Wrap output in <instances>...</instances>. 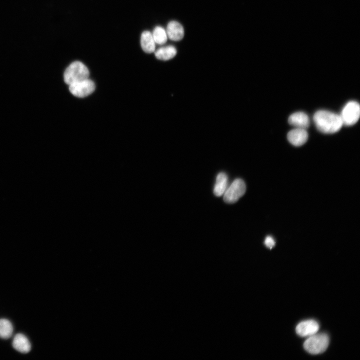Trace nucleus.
I'll use <instances>...</instances> for the list:
<instances>
[{"label": "nucleus", "mask_w": 360, "mask_h": 360, "mask_svg": "<svg viewBox=\"0 0 360 360\" xmlns=\"http://www.w3.org/2000/svg\"><path fill=\"white\" fill-rule=\"evenodd\" d=\"M313 119L318 130L325 134L335 133L343 125L340 115L328 111H317Z\"/></svg>", "instance_id": "nucleus-1"}, {"label": "nucleus", "mask_w": 360, "mask_h": 360, "mask_svg": "<svg viewBox=\"0 0 360 360\" xmlns=\"http://www.w3.org/2000/svg\"><path fill=\"white\" fill-rule=\"evenodd\" d=\"M90 75L88 68L80 61L71 63L65 71L64 78L65 83L72 84L89 78Z\"/></svg>", "instance_id": "nucleus-2"}, {"label": "nucleus", "mask_w": 360, "mask_h": 360, "mask_svg": "<svg viewBox=\"0 0 360 360\" xmlns=\"http://www.w3.org/2000/svg\"><path fill=\"white\" fill-rule=\"evenodd\" d=\"M329 344V338L325 334H314L305 341L304 347L308 353L317 355L324 352Z\"/></svg>", "instance_id": "nucleus-3"}, {"label": "nucleus", "mask_w": 360, "mask_h": 360, "mask_svg": "<svg viewBox=\"0 0 360 360\" xmlns=\"http://www.w3.org/2000/svg\"><path fill=\"white\" fill-rule=\"evenodd\" d=\"M246 186L244 181L237 179L229 186L224 194V201L229 204L237 202L245 193Z\"/></svg>", "instance_id": "nucleus-4"}, {"label": "nucleus", "mask_w": 360, "mask_h": 360, "mask_svg": "<svg viewBox=\"0 0 360 360\" xmlns=\"http://www.w3.org/2000/svg\"><path fill=\"white\" fill-rule=\"evenodd\" d=\"M360 115L359 104L356 101H350L344 107L340 116L343 124L347 126H350L355 124L358 121Z\"/></svg>", "instance_id": "nucleus-5"}, {"label": "nucleus", "mask_w": 360, "mask_h": 360, "mask_svg": "<svg viewBox=\"0 0 360 360\" xmlns=\"http://www.w3.org/2000/svg\"><path fill=\"white\" fill-rule=\"evenodd\" d=\"M95 87L94 82L88 78L70 85L69 90L77 97L84 98L93 93Z\"/></svg>", "instance_id": "nucleus-6"}, {"label": "nucleus", "mask_w": 360, "mask_h": 360, "mask_svg": "<svg viewBox=\"0 0 360 360\" xmlns=\"http://www.w3.org/2000/svg\"><path fill=\"white\" fill-rule=\"evenodd\" d=\"M287 138L293 145L299 147L307 141L308 134L306 129L296 128L288 133Z\"/></svg>", "instance_id": "nucleus-7"}, {"label": "nucleus", "mask_w": 360, "mask_h": 360, "mask_svg": "<svg viewBox=\"0 0 360 360\" xmlns=\"http://www.w3.org/2000/svg\"><path fill=\"white\" fill-rule=\"evenodd\" d=\"M319 325L315 320H307L300 323L296 327V333L301 337H310L319 330Z\"/></svg>", "instance_id": "nucleus-8"}, {"label": "nucleus", "mask_w": 360, "mask_h": 360, "mask_svg": "<svg viewBox=\"0 0 360 360\" xmlns=\"http://www.w3.org/2000/svg\"><path fill=\"white\" fill-rule=\"evenodd\" d=\"M167 34L169 38L173 41L181 40L184 36V30L183 26L178 22L171 21L167 26Z\"/></svg>", "instance_id": "nucleus-9"}, {"label": "nucleus", "mask_w": 360, "mask_h": 360, "mask_svg": "<svg viewBox=\"0 0 360 360\" xmlns=\"http://www.w3.org/2000/svg\"><path fill=\"white\" fill-rule=\"evenodd\" d=\"M288 122L296 128L306 129L309 127L310 119L308 116L302 112H296L291 115Z\"/></svg>", "instance_id": "nucleus-10"}, {"label": "nucleus", "mask_w": 360, "mask_h": 360, "mask_svg": "<svg viewBox=\"0 0 360 360\" xmlns=\"http://www.w3.org/2000/svg\"><path fill=\"white\" fill-rule=\"evenodd\" d=\"M141 45L143 50L147 53H152L156 50V43L150 31H144L141 36Z\"/></svg>", "instance_id": "nucleus-11"}, {"label": "nucleus", "mask_w": 360, "mask_h": 360, "mask_svg": "<svg viewBox=\"0 0 360 360\" xmlns=\"http://www.w3.org/2000/svg\"><path fill=\"white\" fill-rule=\"evenodd\" d=\"M228 178L225 173H220L216 178L214 188V194L216 196L220 197L224 195L228 187Z\"/></svg>", "instance_id": "nucleus-12"}, {"label": "nucleus", "mask_w": 360, "mask_h": 360, "mask_svg": "<svg viewBox=\"0 0 360 360\" xmlns=\"http://www.w3.org/2000/svg\"><path fill=\"white\" fill-rule=\"evenodd\" d=\"M15 350L22 353H28L31 349V345L28 339L23 334H17L13 341Z\"/></svg>", "instance_id": "nucleus-13"}, {"label": "nucleus", "mask_w": 360, "mask_h": 360, "mask_svg": "<svg viewBox=\"0 0 360 360\" xmlns=\"http://www.w3.org/2000/svg\"><path fill=\"white\" fill-rule=\"evenodd\" d=\"M155 52L156 57L162 61L171 60L177 54V50L173 46L162 47Z\"/></svg>", "instance_id": "nucleus-14"}, {"label": "nucleus", "mask_w": 360, "mask_h": 360, "mask_svg": "<svg viewBox=\"0 0 360 360\" xmlns=\"http://www.w3.org/2000/svg\"><path fill=\"white\" fill-rule=\"evenodd\" d=\"M13 327L12 323L8 320L0 319V338L7 339L13 334Z\"/></svg>", "instance_id": "nucleus-15"}, {"label": "nucleus", "mask_w": 360, "mask_h": 360, "mask_svg": "<svg viewBox=\"0 0 360 360\" xmlns=\"http://www.w3.org/2000/svg\"><path fill=\"white\" fill-rule=\"evenodd\" d=\"M152 34L156 44L163 45L167 41L168 36L166 31L161 27H156Z\"/></svg>", "instance_id": "nucleus-16"}, {"label": "nucleus", "mask_w": 360, "mask_h": 360, "mask_svg": "<svg viewBox=\"0 0 360 360\" xmlns=\"http://www.w3.org/2000/svg\"><path fill=\"white\" fill-rule=\"evenodd\" d=\"M265 246L271 249L275 246V242L274 239L271 236H267L264 242Z\"/></svg>", "instance_id": "nucleus-17"}]
</instances>
